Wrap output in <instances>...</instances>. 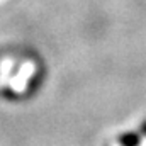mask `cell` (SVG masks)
I'll return each instance as SVG.
<instances>
[]
</instances>
